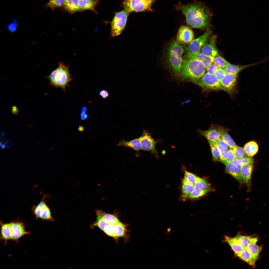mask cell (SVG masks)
Returning a JSON list of instances; mask_svg holds the SVG:
<instances>
[{
	"instance_id": "1f68e13d",
	"label": "cell",
	"mask_w": 269,
	"mask_h": 269,
	"mask_svg": "<svg viewBox=\"0 0 269 269\" xmlns=\"http://www.w3.org/2000/svg\"><path fill=\"white\" fill-rule=\"evenodd\" d=\"M115 232L116 237H124L126 234L127 228L126 225L120 222L114 225Z\"/></svg>"
},
{
	"instance_id": "ba28073f",
	"label": "cell",
	"mask_w": 269,
	"mask_h": 269,
	"mask_svg": "<svg viewBox=\"0 0 269 269\" xmlns=\"http://www.w3.org/2000/svg\"><path fill=\"white\" fill-rule=\"evenodd\" d=\"M142 150L149 152L155 157L159 158V154L156 148L157 144L161 141L160 140H155L151 134L148 130H143L142 135L139 137Z\"/></svg>"
},
{
	"instance_id": "c3c4849f",
	"label": "cell",
	"mask_w": 269,
	"mask_h": 269,
	"mask_svg": "<svg viewBox=\"0 0 269 269\" xmlns=\"http://www.w3.org/2000/svg\"><path fill=\"white\" fill-rule=\"evenodd\" d=\"M219 144L229 149L231 148L229 145L221 137L219 140L215 143Z\"/></svg>"
},
{
	"instance_id": "4dcf8cb0",
	"label": "cell",
	"mask_w": 269,
	"mask_h": 269,
	"mask_svg": "<svg viewBox=\"0 0 269 269\" xmlns=\"http://www.w3.org/2000/svg\"><path fill=\"white\" fill-rule=\"evenodd\" d=\"M212 190L210 188L204 189L196 188L190 195L188 198L191 199H197L202 197Z\"/></svg>"
},
{
	"instance_id": "4316f807",
	"label": "cell",
	"mask_w": 269,
	"mask_h": 269,
	"mask_svg": "<svg viewBox=\"0 0 269 269\" xmlns=\"http://www.w3.org/2000/svg\"><path fill=\"white\" fill-rule=\"evenodd\" d=\"M196 189L194 184L189 183L184 178L182 187V199H185L188 198L190 195Z\"/></svg>"
},
{
	"instance_id": "d6a6232c",
	"label": "cell",
	"mask_w": 269,
	"mask_h": 269,
	"mask_svg": "<svg viewBox=\"0 0 269 269\" xmlns=\"http://www.w3.org/2000/svg\"><path fill=\"white\" fill-rule=\"evenodd\" d=\"M213 160L222 162L221 155L220 150L215 143L208 142Z\"/></svg>"
},
{
	"instance_id": "e575fe53",
	"label": "cell",
	"mask_w": 269,
	"mask_h": 269,
	"mask_svg": "<svg viewBox=\"0 0 269 269\" xmlns=\"http://www.w3.org/2000/svg\"><path fill=\"white\" fill-rule=\"evenodd\" d=\"M96 214L97 218L96 221L93 222L90 225L91 229H93L97 226L101 230L104 231L107 224L100 215Z\"/></svg>"
},
{
	"instance_id": "2e32d148",
	"label": "cell",
	"mask_w": 269,
	"mask_h": 269,
	"mask_svg": "<svg viewBox=\"0 0 269 269\" xmlns=\"http://www.w3.org/2000/svg\"><path fill=\"white\" fill-rule=\"evenodd\" d=\"M216 38L215 35H213L209 38L201 48V52L203 54L214 58L218 55L216 44Z\"/></svg>"
},
{
	"instance_id": "8fae6325",
	"label": "cell",
	"mask_w": 269,
	"mask_h": 269,
	"mask_svg": "<svg viewBox=\"0 0 269 269\" xmlns=\"http://www.w3.org/2000/svg\"><path fill=\"white\" fill-rule=\"evenodd\" d=\"M9 222L11 240L12 241L18 243L21 238L30 233L25 230V225L23 221L17 219Z\"/></svg>"
},
{
	"instance_id": "83f0119b",
	"label": "cell",
	"mask_w": 269,
	"mask_h": 269,
	"mask_svg": "<svg viewBox=\"0 0 269 269\" xmlns=\"http://www.w3.org/2000/svg\"><path fill=\"white\" fill-rule=\"evenodd\" d=\"M96 214L100 215L107 224L115 225L120 221L115 215L105 213L102 210H97L96 211Z\"/></svg>"
},
{
	"instance_id": "d4e9b609",
	"label": "cell",
	"mask_w": 269,
	"mask_h": 269,
	"mask_svg": "<svg viewBox=\"0 0 269 269\" xmlns=\"http://www.w3.org/2000/svg\"><path fill=\"white\" fill-rule=\"evenodd\" d=\"M244 149L247 156L252 157L257 152L259 147L257 143L253 141H249L244 145Z\"/></svg>"
},
{
	"instance_id": "ffe728a7",
	"label": "cell",
	"mask_w": 269,
	"mask_h": 269,
	"mask_svg": "<svg viewBox=\"0 0 269 269\" xmlns=\"http://www.w3.org/2000/svg\"><path fill=\"white\" fill-rule=\"evenodd\" d=\"M262 60L260 62L243 66H238L229 64L227 65L224 68L226 73L238 75V73L242 70L249 67L257 65L263 62Z\"/></svg>"
},
{
	"instance_id": "ac0fdd59",
	"label": "cell",
	"mask_w": 269,
	"mask_h": 269,
	"mask_svg": "<svg viewBox=\"0 0 269 269\" xmlns=\"http://www.w3.org/2000/svg\"><path fill=\"white\" fill-rule=\"evenodd\" d=\"M185 52V55L202 63L206 68L213 63L214 57L205 55L201 51L195 53Z\"/></svg>"
},
{
	"instance_id": "3957f363",
	"label": "cell",
	"mask_w": 269,
	"mask_h": 269,
	"mask_svg": "<svg viewBox=\"0 0 269 269\" xmlns=\"http://www.w3.org/2000/svg\"><path fill=\"white\" fill-rule=\"evenodd\" d=\"M184 52L183 46L174 39L170 41L166 48L164 54L165 63L170 71L176 77L181 68Z\"/></svg>"
},
{
	"instance_id": "ee69618b",
	"label": "cell",
	"mask_w": 269,
	"mask_h": 269,
	"mask_svg": "<svg viewBox=\"0 0 269 269\" xmlns=\"http://www.w3.org/2000/svg\"><path fill=\"white\" fill-rule=\"evenodd\" d=\"M219 68L213 63H212L206 68L207 72L215 75Z\"/></svg>"
},
{
	"instance_id": "5b68a950",
	"label": "cell",
	"mask_w": 269,
	"mask_h": 269,
	"mask_svg": "<svg viewBox=\"0 0 269 269\" xmlns=\"http://www.w3.org/2000/svg\"><path fill=\"white\" fill-rule=\"evenodd\" d=\"M130 13L124 9L115 13L111 23V34L113 37L120 35L126 26Z\"/></svg>"
},
{
	"instance_id": "f1b7e54d",
	"label": "cell",
	"mask_w": 269,
	"mask_h": 269,
	"mask_svg": "<svg viewBox=\"0 0 269 269\" xmlns=\"http://www.w3.org/2000/svg\"><path fill=\"white\" fill-rule=\"evenodd\" d=\"M98 2L97 0H79L81 9L84 10H90L96 12L95 8Z\"/></svg>"
},
{
	"instance_id": "9c48e42d",
	"label": "cell",
	"mask_w": 269,
	"mask_h": 269,
	"mask_svg": "<svg viewBox=\"0 0 269 269\" xmlns=\"http://www.w3.org/2000/svg\"><path fill=\"white\" fill-rule=\"evenodd\" d=\"M45 197L44 196L37 205L33 206L32 211L36 219H40L43 221H54L50 208L46 203Z\"/></svg>"
},
{
	"instance_id": "74e56055",
	"label": "cell",
	"mask_w": 269,
	"mask_h": 269,
	"mask_svg": "<svg viewBox=\"0 0 269 269\" xmlns=\"http://www.w3.org/2000/svg\"><path fill=\"white\" fill-rule=\"evenodd\" d=\"M65 0H49L46 6L52 9L63 7Z\"/></svg>"
},
{
	"instance_id": "816d5d0a",
	"label": "cell",
	"mask_w": 269,
	"mask_h": 269,
	"mask_svg": "<svg viewBox=\"0 0 269 269\" xmlns=\"http://www.w3.org/2000/svg\"></svg>"
},
{
	"instance_id": "f907efd6",
	"label": "cell",
	"mask_w": 269,
	"mask_h": 269,
	"mask_svg": "<svg viewBox=\"0 0 269 269\" xmlns=\"http://www.w3.org/2000/svg\"><path fill=\"white\" fill-rule=\"evenodd\" d=\"M171 229L170 228H168L167 229V231L165 232V234H166L170 235L171 233V232H170V231L171 230Z\"/></svg>"
},
{
	"instance_id": "bcb514c9",
	"label": "cell",
	"mask_w": 269,
	"mask_h": 269,
	"mask_svg": "<svg viewBox=\"0 0 269 269\" xmlns=\"http://www.w3.org/2000/svg\"><path fill=\"white\" fill-rule=\"evenodd\" d=\"M87 108L86 106H83L81 108L80 117L82 120L86 119L88 117V114L87 112Z\"/></svg>"
},
{
	"instance_id": "ab89813d",
	"label": "cell",
	"mask_w": 269,
	"mask_h": 269,
	"mask_svg": "<svg viewBox=\"0 0 269 269\" xmlns=\"http://www.w3.org/2000/svg\"><path fill=\"white\" fill-rule=\"evenodd\" d=\"M194 185L196 188L201 189L210 188V186L209 184L204 180L198 177Z\"/></svg>"
},
{
	"instance_id": "7c38bea8",
	"label": "cell",
	"mask_w": 269,
	"mask_h": 269,
	"mask_svg": "<svg viewBox=\"0 0 269 269\" xmlns=\"http://www.w3.org/2000/svg\"><path fill=\"white\" fill-rule=\"evenodd\" d=\"M238 75L226 73L220 80L222 90L232 96L237 92V79Z\"/></svg>"
},
{
	"instance_id": "cb8c5ba5",
	"label": "cell",
	"mask_w": 269,
	"mask_h": 269,
	"mask_svg": "<svg viewBox=\"0 0 269 269\" xmlns=\"http://www.w3.org/2000/svg\"><path fill=\"white\" fill-rule=\"evenodd\" d=\"M257 240V237H252L251 242L246 248L256 260L262 249V247L256 244Z\"/></svg>"
},
{
	"instance_id": "8d00e7d4",
	"label": "cell",
	"mask_w": 269,
	"mask_h": 269,
	"mask_svg": "<svg viewBox=\"0 0 269 269\" xmlns=\"http://www.w3.org/2000/svg\"><path fill=\"white\" fill-rule=\"evenodd\" d=\"M213 63L219 68L223 69L230 64L218 54L214 57Z\"/></svg>"
},
{
	"instance_id": "836d02e7",
	"label": "cell",
	"mask_w": 269,
	"mask_h": 269,
	"mask_svg": "<svg viewBox=\"0 0 269 269\" xmlns=\"http://www.w3.org/2000/svg\"><path fill=\"white\" fill-rule=\"evenodd\" d=\"M251 236L243 235L238 233L235 238L244 249H246L251 241Z\"/></svg>"
},
{
	"instance_id": "7dc6e473",
	"label": "cell",
	"mask_w": 269,
	"mask_h": 269,
	"mask_svg": "<svg viewBox=\"0 0 269 269\" xmlns=\"http://www.w3.org/2000/svg\"><path fill=\"white\" fill-rule=\"evenodd\" d=\"M226 73L223 69L219 68L215 75L220 81L225 76Z\"/></svg>"
},
{
	"instance_id": "44dd1931",
	"label": "cell",
	"mask_w": 269,
	"mask_h": 269,
	"mask_svg": "<svg viewBox=\"0 0 269 269\" xmlns=\"http://www.w3.org/2000/svg\"><path fill=\"white\" fill-rule=\"evenodd\" d=\"M0 239L1 241H4V244H6L7 243V241L11 239L10 222L5 223L0 220Z\"/></svg>"
},
{
	"instance_id": "d6986e66",
	"label": "cell",
	"mask_w": 269,
	"mask_h": 269,
	"mask_svg": "<svg viewBox=\"0 0 269 269\" xmlns=\"http://www.w3.org/2000/svg\"><path fill=\"white\" fill-rule=\"evenodd\" d=\"M226 172L235 178L239 183L242 184L244 183L242 177L240 169L232 163L225 164Z\"/></svg>"
},
{
	"instance_id": "52a82bcc",
	"label": "cell",
	"mask_w": 269,
	"mask_h": 269,
	"mask_svg": "<svg viewBox=\"0 0 269 269\" xmlns=\"http://www.w3.org/2000/svg\"><path fill=\"white\" fill-rule=\"evenodd\" d=\"M197 85L204 91L222 90L220 80L215 75L205 73Z\"/></svg>"
},
{
	"instance_id": "60d3db41",
	"label": "cell",
	"mask_w": 269,
	"mask_h": 269,
	"mask_svg": "<svg viewBox=\"0 0 269 269\" xmlns=\"http://www.w3.org/2000/svg\"><path fill=\"white\" fill-rule=\"evenodd\" d=\"M103 231L108 235L115 239H117L115 234L114 225L107 224Z\"/></svg>"
},
{
	"instance_id": "6da1fadb",
	"label": "cell",
	"mask_w": 269,
	"mask_h": 269,
	"mask_svg": "<svg viewBox=\"0 0 269 269\" xmlns=\"http://www.w3.org/2000/svg\"><path fill=\"white\" fill-rule=\"evenodd\" d=\"M177 6L185 15L187 25L190 28L203 29L209 26L212 12L203 3L195 2L187 5L180 4Z\"/></svg>"
},
{
	"instance_id": "8992f818",
	"label": "cell",
	"mask_w": 269,
	"mask_h": 269,
	"mask_svg": "<svg viewBox=\"0 0 269 269\" xmlns=\"http://www.w3.org/2000/svg\"><path fill=\"white\" fill-rule=\"evenodd\" d=\"M155 0H124L123 5L125 9L130 13L152 11L151 6Z\"/></svg>"
},
{
	"instance_id": "5bb4252c",
	"label": "cell",
	"mask_w": 269,
	"mask_h": 269,
	"mask_svg": "<svg viewBox=\"0 0 269 269\" xmlns=\"http://www.w3.org/2000/svg\"><path fill=\"white\" fill-rule=\"evenodd\" d=\"M199 134L204 137L208 142L215 143L221 137L219 126L212 124L206 130H198Z\"/></svg>"
},
{
	"instance_id": "9a60e30c",
	"label": "cell",
	"mask_w": 269,
	"mask_h": 269,
	"mask_svg": "<svg viewBox=\"0 0 269 269\" xmlns=\"http://www.w3.org/2000/svg\"><path fill=\"white\" fill-rule=\"evenodd\" d=\"M254 160L243 165L240 170L241 175L244 183L247 186V191L249 192L251 189V176L253 170Z\"/></svg>"
},
{
	"instance_id": "30bf717a",
	"label": "cell",
	"mask_w": 269,
	"mask_h": 269,
	"mask_svg": "<svg viewBox=\"0 0 269 269\" xmlns=\"http://www.w3.org/2000/svg\"><path fill=\"white\" fill-rule=\"evenodd\" d=\"M211 32L209 28H207L203 34L197 38L194 39L187 47L183 46L184 52L195 53L201 51V48L207 42Z\"/></svg>"
},
{
	"instance_id": "e0dca14e",
	"label": "cell",
	"mask_w": 269,
	"mask_h": 269,
	"mask_svg": "<svg viewBox=\"0 0 269 269\" xmlns=\"http://www.w3.org/2000/svg\"><path fill=\"white\" fill-rule=\"evenodd\" d=\"M117 146H122L125 148L134 150L136 152V156H137L139 155V151L142 150L139 137L129 141L122 139L119 141Z\"/></svg>"
},
{
	"instance_id": "7402d4cb",
	"label": "cell",
	"mask_w": 269,
	"mask_h": 269,
	"mask_svg": "<svg viewBox=\"0 0 269 269\" xmlns=\"http://www.w3.org/2000/svg\"><path fill=\"white\" fill-rule=\"evenodd\" d=\"M63 7L71 13L83 11L80 7L79 0H65Z\"/></svg>"
},
{
	"instance_id": "4fadbf2b",
	"label": "cell",
	"mask_w": 269,
	"mask_h": 269,
	"mask_svg": "<svg viewBox=\"0 0 269 269\" xmlns=\"http://www.w3.org/2000/svg\"><path fill=\"white\" fill-rule=\"evenodd\" d=\"M194 32L190 27L182 25L178 31L175 40L180 44L188 45L194 39Z\"/></svg>"
},
{
	"instance_id": "f546056e",
	"label": "cell",
	"mask_w": 269,
	"mask_h": 269,
	"mask_svg": "<svg viewBox=\"0 0 269 269\" xmlns=\"http://www.w3.org/2000/svg\"><path fill=\"white\" fill-rule=\"evenodd\" d=\"M221 137L225 141L231 148L236 145L229 134L227 130L222 126H219Z\"/></svg>"
},
{
	"instance_id": "f35d334b",
	"label": "cell",
	"mask_w": 269,
	"mask_h": 269,
	"mask_svg": "<svg viewBox=\"0 0 269 269\" xmlns=\"http://www.w3.org/2000/svg\"><path fill=\"white\" fill-rule=\"evenodd\" d=\"M235 158L241 159L247 156L244 148L236 145L232 148Z\"/></svg>"
},
{
	"instance_id": "484cf974",
	"label": "cell",
	"mask_w": 269,
	"mask_h": 269,
	"mask_svg": "<svg viewBox=\"0 0 269 269\" xmlns=\"http://www.w3.org/2000/svg\"><path fill=\"white\" fill-rule=\"evenodd\" d=\"M236 256L249 265L253 267H255V263L256 260L246 249H244L242 252Z\"/></svg>"
},
{
	"instance_id": "277c9868",
	"label": "cell",
	"mask_w": 269,
	"mask_h": 269,
	"mask_svg": "<svg viewBox=\"0 0 269 269\" xmlns=\"http://www.w3.org/2000/svg\"><path fill=\"white\" fill-rule=\"evenodd\" d=\"M46 78L49 80L50 85L61 88L64 92L66 91V87L73 79L68 66L61 62L59 63L58 67Z\"/></svg>"
},
{
	"instance_id": "f6af8a7d",
	"label": "cell",
	"mask_w": 269,
	"mask_h": 269,
	"mask_svg": "<svg viewBox=\"0 0 269 269\" xmlns=\"http://www.w3.org/2000/svg\"><path fill=\"white\" fill-rule=\"evenodd\" d=\"M7 27L9 31L13 33L15 32L17 28V23L16 20H14L11 23L7 25Z\"/></svg>"
},
{
	"instance_id": "681fc988",
	"label": "cell",
	"mask_w": 269,
	"mask_h": 269,
	"mask_svg": "<svg viewBox=\"0 0 269 269\" xmlns=\"http://www.w3.org/2000/svg\"><path fill=\"white\" fill-rule=\"evenodd\" d=\"M99 95L103 98L106 99L109 96V93L107 90L102 89L100 91Z\"/></svg>"
},
{
	"instance_id": "d590c367",
	"label": "cell",
	"mask_w": 269,
	"mask_h": 269,
	"mask_svg": "<svg viewBox=\"0 0 269 269\" xmlns=\"http://www.w3.org/2000/svg\"><path fill=\"white\" fill-rule=\"evenodd\" d=\"M253 160H254V159L252 157H250L247 156L241 159L235 158L232 161V163L240 169L243 165Z\"/></svg>"
},
{
	"instance_id": "7a4b0ae2",
	"label": "cell",
	"mask_w": 269,
	"mask_h": 269,
	"mask_svg": "<svg viewBox=\"0 0 269 269\" xmlns=\"http://www.w3.org/2000/svg\"><path fill=\"white\" fill-rule=\"evenodd\" d=\"M206 71L202 63L185 55L183 57L181 68L176 77L180 80L197 85Z\"/></svg>"
},
{
	"instance_id": "b9f144b4",
	"label": "cell",
	"mask_w": 269,
	"mask_h": 269,
	"mask_svg": "<svg viewBox=\"0 0 269 269\" xmlns=\"http://www.w3.org/2000/svg\"><path fill=\"white\" fill-rule=\"evenodd\" d=\"M197 177L192 173L186 170L185 171L184 178L187 182L191 184H194Z\"/></svg>"
},
{
	"instance_id": "7bdbcfd3",
	"label": "cell",
	"mask_w": 269,
	"mask_h": 269,
	"mask_svg": "<svg viewBox=\"0 0 269 269\" xmlns=\"http://www.w3.org/2000/svg\"><path fill=\"white\" fill-rule=\"evenodd\" d=\"M235 158L233 148H230L227 152L225 159L222 163L225 164L227 163H232Z\"/></svg>"
},
{
	"instance_id": "603a6c76",
	"label": "cell",
	"mask_w": 269,
	"mask_h": 269,
	"mask_svg": "<svg viewBox=\"0 0 269 269\" xmlns=\"http://www.w3.org/2000/svg\"><path fill=\"white\" fill-rule=\"evenodd\" d=\"M224 237L225 241L229 244L236 255L244 249L234 237H231L226 236H225Z\"/></svg>"
}]
</instances>
